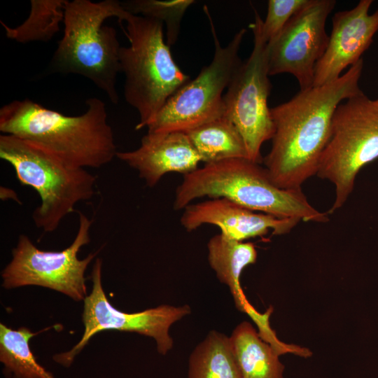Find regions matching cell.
Instances as JSON below:
<instances>
[{"instance_id": "cell-1", "label": "cell", "mask_w": 378, "mask_h": 378, "mask_svg": "<svg viewBox=\"0 0 378 378\" xmlns=\"http://www.w3.org/2000/svg\"><path fill=\"white\" fill-rule=\"evenodd\" d=\"M360 59L337 79L300 92L289 101L271 108L274 132L264 158L272 181L283 189L301 188L316 175L330 138L334 113L340 103L362 90Z\"/></svg>"}, {"instance_id": "cell-2", "label": "cell", "mask_w": 378, "mask_h": 378, "mask_svg": "<svg viewBox=\"0 0 378 378\" xmlns=\"http://www.w3.org/2000/svg\"><path fill=\"white\" fill-rule=\"evenodd\" d=\"M87 110L66 115L29 99L13 100L0 108V131L38 145L67 164L100 168L116 157L105 104L86 100Z\"/></svg>"}, {"instance_id": "cell-3", "label": "cell", "mask_w": 378, "mask_h": 378, "mask_svg": "<svg viewBox=\"0 0 378 378\" xmlns=\"http://www.w3.org/2000/svg\"><path fill=\"white\" fill-rule=\"evenodd\" d=\"M203 197H224L251 211L278 218L316 223L329 220L328 212L314 208L302 188L278 187L265 167L247 158L204 164L183 175L176 190L174 209H184Z\"/></svg>"}, {"instance_id": "cell-4", "label": "cell", "mask_w": 378, "mask_h": 378, "mask_svg": "<svg viewBox=\"0 0 378 378\" xmlns=\"http://www.w3.org/2000/svg\"><path fill=\"white\" fill-rule=\"evenodd\" d=\"M130 14L116 0H66L63 35L51 58L49 70L88 78L113 104H118L116 83L120 72L121 46L115 29L104 22L112 17L122 22Z\"/></svg>"}, {"instance_id": "cell-5", "label": "cell", "mask_w": 378, "mask_h": 378, "mask_svg": "<svg viewBox=\"0 0 378 378\" xmlns=\"http://www.w3.org/2000/svg\"><path fill=\"white\" fill-rule=\"evenodd\" d=\"M125 22L130 45L120 48V72L125 76V99L139 116L135 127L139 130L146 128L167 101L191 79L174 60L162 22L131 13Z\"/></svg>"}, {"instance_id": "cell-6", "label": "cell", "mask_w": 378, "mask_h": 378, "mask_svg": "<svg viewBox=\"0 0 378 378\" xmlns=\"http://www.w3.org/2000/svg\"><path fill=\"white\" fill-rule=\"evenodd\" d=\"M0 158L12 166L22 185L38 194L41 204L33 211L32 219L43 232L57 230L78 202L94 195L95 175L28 141L1 134Z\"/></svg>"}, {"instance_id": "cell-7", "label": "cell", "mask_w": 378, "mask_h": 378, "mask_svg": "<svg viewBox=\"0 0 378 378\" xmlns=\"http://www.w3.org/2000/svg\"><path fill=\"white\" fill-rule=\"evenodd\" d=\"M378 158V102L363 91L343 101L332 120L316 176L332 183L335 200L328 214L342 208L360 169Z\"/></svg>"}, {"instance_id": "cell-8", "label": "cell", "mask_w": 378, "mask_h": 378, "mask_svg": "<svg viewBox=\"0 0 378 378\" xmlns=\"http://www.w3.org/2000/svg\"><path fill=\"white\" fill-rule=\"evenodd\" d=\"M207 16L214 43V54L209 65L178 89L147 126L148 133L186 132L224 115L223 92L242 61L239 51L246 33L239 29L225 46L218 40L208 8Z\"/></svg>"}, {"instance_id": "cell-9", "label": "cell", "mask_w": 378, "mask_h": 378, "mask_svg": "<svg viewBox=\"0 0 378 378\" xmlns=\"http://www.w3.org/2000/svg\"><path fill=\"white\" fill-rule=\"evenodd\" d=\"M254 13V22L249 25L253 34L252 52L234 72L223 95V102L224 115L242 136L248 159L260 163L262 145L272 139L274 125L268 106L272 85L267 42L262 34V20L255 10Z\"/></svg>"}, {"instance_id": "cell-10", "label": "cell", "mask_w": 378, "mask_h": 378, "mask_svg": "<svg viewBox=\"0 0 378 378\" xmlns=\"http://www.w3.org/2000/svg\"><path fill=\"white\" fill-rule=\"evenodd\" d=\"M78 228L71 244L60 251L38 248L24 234H20L12 251V260L3 270V286L13 288L36 285L54 289L76 301L85 300V272L97 252L78 258L80 249L90 241L92 220L80 211Z\"/></svg>"}, {"instance_id": "cell-11", "label": "cell", "mask_w": 378, "mask_h": 378, "mask_svg": "<svg viewBox=\"0 0 378 378\" xmlns=\"http://www.w3.org/2000/svg\"><path fill=\"white\" fill-rule=\"evenodd\" d=\"M102 260L97 258L92 272V289L84 300L83 321L85 330L80 342L69 351L57 354L53 359L69 366L89 340L102 330L135 332L153 338L158 351L165 355L173 347L169 334L170 326L190 313V307L163 304L135 313H127L113 307L106 298L102 285Z\"/></svg>"}, {"instance_id": "cell-12", "label": "cell", "mask_w": 378, "mask_h": 378, "mask_svg": "<svg viewBox=\"0 0 378 378\" xmlns=\"http://www.w3.org/2000/svg\"><path fill=\"white\" fill-rule=\"evenodd\" d=\"M335 5V0H310L267 43L270 76L287 73L300 90L313 86L316 66L329 41L326 22Z\"/></svg>"}, {"instance_id": "cell-13", "label": "cell", "mask_w": 378, "mask_h": 378, "mask_svg": "<svg viewBox=\"0 0 378 378\" xmlns=\"http://www.w3.org/2000/svg\"><path fill=\"white\" fill-rule=\"evenodd\" d=\"M372 2L360 0L354 8L334 14L327 48L315 68L313 86L340 78L369 48L378 31V9L369 13Z\"/></svg>"}, {"instance_id": "cell-14", "label": "cell", "mask_w": 378, "mask_h": 378, "mask_svg": "<svg viewBox=\"0 0 378 378\" xmlns=\"http://www.w3.org/2000/svg\"><path fill=\"white\" fill-rule=\"evenodd\" d=\"M183 210L180 223L187 231L211 224L218 227L224 235L241 241L265 236L270 231L274 235L285 234L300 222L255 212L224 197L190 204Z\"/></svg>"}, {"instance_id": "cell-15", "label": "cell", "mask_w": 378, "mask_h": 378, "mask_svg": "<svg viewBox=\"0 0 378 378\" xmlns=\"http://www.w3.org/2000/svg\"><path fill=\"white\" fill-rule=\"evenodd\" d=\"M116 157L136 170L149 187L157 185L164 174L170 172L187 174L197 169L202 162L183 132H147L137 148L118 151Z\"/></svg>"}, {"instance_id": "cell-16", "label": "cell", "mask_w": 378, "mask_h": 378, "mask_svg": "<svg viewBox=\"0 0 378 378\" xmlns=\"http://www.w3.org/2000/svg\"><path fill=\"white\" fill-rule=\"evenodd\" d=\"M207 248L209 263L218 280L229 287L237 308L247 314L258 328L264 327L269 321L270 313L258 312L246 300L240 284L243 270L256 262L258 253L253 244L220 233L209 239Z\"/></svg>"}, {"instance_id": "cell-17", "label": "cell", "mask_w": 378, "mask_h": 378, "mask_svg": "<svg viewBox=\"0 0 378 378\" xmlns=\"http://www.w3.org/2000/svg\"><path fill=\"white\" fill-rule=\"evenodd\" d=\"M229 337L241 378H284L280 354L249 322L237 325Z\"/></svg>"}, {"instance_id": "cell-18", "label": "cell", "mask_w": 378, "mask_h": 378, "mask_svg": "<svg viewBox=\"0 0 378 378\" xmlns=\"http://www.w3.org/2000/svg\"><path fill=\"white\" fill-rule=\"evenodd\" d=\"M204 164L232 158H247L244 141L225 115L186 132Z\"/></svg>"}, {"instance_id": "cell-19", "label": "cell", "mask_w": 378, "mask_h": 378, "mask_svg": "<svg viewBox=\"0 0 378 378\" xmlns=\"http://www.w3.org/2000/svg\"><path fill=\"white\" fill-rule=\"evenodd\" d=\"M188 378H241L230 337L211 331L190 356Z\"/></svg>"}, {"instance_id": "cell-20", "label": "cell", "mask_w": 378, "mask_h": 378, "mask_svg": "<svg viewBox=\"0 0 378 378\" xmlns=\"http://www.w3.org/2000/svg\"><path fill=\"white\" fill-rule=\"evenodd\" d=\"M66 0H31L28 18L11 27L0 21L8 38L20 43L48 42L59 31Z\"/></svg>"}, {"instance_id": "cell-21", "label": "cell", "mask_w": 378, "mask_h": 378, "mask_svg": "<svg viewBox=\"0 0 378 378\" xmlns=\"http://www.w3.org/2000/svg\"><path fill=\"white\" fill-rule=\"evenodd\" d=\"M36 335L27 328L13 330L0 325V360L4 374L13 378H54L33 355L29 340Z\"/></svg>"}, {"instance_id": "cell-22", "label": "cell", "mask_w": 378, "mask_h": 378, "mask_svg": "<svg viewBox=\"0 0 378 378\" xmlns=\"http://www.w3.org/2000/svg\"><path fill=\"white\" fill-rule=\"evenodd\" d=\"M130 13L157 20L166 28L165 40L171 47L177 41L183 18L193 0H127L120 1Z\"/></svg>"}, {"instance_id": "cell-23", "label": "cell", "mask_w": 378, "mask_h": 378, "mask_svg": "<svg viewBox=\"0 0 378 378\" xmlns=\"http://www.w3.org/2000/svg\"><path fill=\"white\" fill-rule=\"evenodd\" d=\"M310 0H269L266 18L262 21V34L268 43L273 41L289 20Z\"/></svg>"}, {"instance_id": "cell-24", "label": "cell", "mask_w": 378, "mask_h": 378, "mask_svg": "<svg viewBox=\"0 0 378 378\" xmlns=\"http://www.w3.org/2000/svg\"><path fill=\"white\" fill-rule=\"evenodd\" d=\"M376 101L378 102V99H377Z\"/></svg>"}]
</instances>
